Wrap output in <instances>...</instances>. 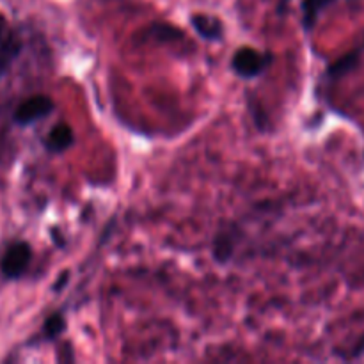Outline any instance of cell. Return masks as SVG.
<instances>
[{
  "instance_id": "obj_1",
  "label": "cell",
  "mask_w": 364,
  "mask_h": 364,
  "mask_svg": "<svg viewBox=\"0 0 364 364\" xmlns=\"http://www.w3.org/2000/svg\"><path fill=\"white\" fill-rule=\"evenodd\" d=\"M270 60H272L270 53H262L255 48H240L235 52L231 66L242 78H255L269 68Z\"/></svg>"
},
{
  "instance_id": "obj_2",
  "label": "cell",
  "mask_w": 364,
  "mask_h": 364,
  "mask_svg": "<svg viewBox=\"0 0 364 364\" xmlns=\"http://www.w3.org/2000/svg\"><path fill=\"white\" fill-rule=\"evenodd\" d=\"M32 259V247L27 242H14L7 247L6 255L0 262V270L7 279H18L28 269Z\"/></svg>"
},
{
  "instance_id": "obj_3",
  "label": "cell",
  "mask_w": 364,
  "mask_h": 364,
  "mask_svg": "<svg viewBox=\"0 0 364 364\" xmlns=\"http://www.w3.org/2000/svg\"><path fill=\"white\" fill-rule=\"evenodd\" d=\"M53 112V102L52 98L45 95H36L27 98L18 105L16 112H14V121L21 127L25 124H32L34 121L43 119V117L50 116Z\"/></svg>"
},
{
  "instance_id": "obj_4",
  "label": "cell",
  "mask_w": 364,
  "mask_h": 364,
  "mask_svg": "<svg viewBox=\"0 0 364 364\" xmlns=\"http://www.w3.org/2000/svg\"><path fill=\"white\" fill-rule=\"evenodd\" d=\"M75 141L73 128L68 123H59L48 132V137H46L45 146L48 151L52 153H63L66 151L68 148H71Z\"/></svg>"
},
{
  "instance_id": "obj_5",
  "label": "cell",
  "mask_w": 364,
  "mask_h": 364,
  "mask_svg": "<svg viewBox=\"0 0 364 364\" xmlns=\"http://www.w3.org/2000/svg\"><path fill=\"white\" fill-rule=\"evenodd\" d=\"M192 25H194L196 32L205 39H219L223 36V25L215 18H210L206 14H196L192 16Z\"/></svg>"
},
{
  "instance_id": "obj_6",
  "label": "cell",
  "mask_w": 364,
  "mask_h": 364,
  "mask_svg": "<svg viewBox=\"0 0 364 364\" xmlns=\"http://www.w3.org/2000/svg\"><path fill=\"white\" fill-rule=\"evenodd\" d=\"M20 50L21 41L16 36H9V38L0 45V77L9 70L11 63L20 55Z\"/></svg>"
},
{
  "instance_id": "obj_7",
  "label": "cell",
  "mask_w": 364,
  "mask_h": 364,
  "mask_svg": "<svg viewBox=\"0 0 364 364\" xmlns=\"http://www.w3.org/2000/svg\"><path fill=\"white\" fill-rule=\"evenodd\" d=\"M361 52H363L361 48L354 50V52H350V53H347L345 57H341L338 63H334L333 66L329 68L331 77L340 78V77H343V75H347L348 71L354 70V68L358 66V60H359V57H361Z\"/></svg>"
},
{
  "instance_id": "obj_8",
  "label": "cell",
  "mask_w": 364,
  "mask_h": 364,
  "mask_svg": "<svg viewBox=\"0 0 364 364\" xmlns=\"http://www.w3.org/2000/svg\"><path fill=\"white\" fill-rule=\"evenodd\" d=\"M331 0H304L302 4V9H304V28L306 31H311L316 23V18H318L320 11L329 4Z\"/></svg>"
},
{
  "instance_id": "obj_9",
  "label": "cell",
  "mask_w": 364,
  "mask_h": 364,
  "mask_svg": "<svg viewBox=\"0 0 364 364\" xmlns=\"http://www.w3.org/2000/svg\"><path fill=\"white\" fill-rule=\"evenodd\" d=\"M64 329H66V320H64V316L60 313H53V315H50L46 318L45 326H43V336L46 340H53L59 334H63Z\"/></svg>"
},
{
  "instance_id": "obj_10",
  "label": "cell",
  "mask_w": 364,
  "mask_h": 364,
  "mask_svg": "<svg viewBox=\"0 0 364 364\" xmlns=\"http://www.w3.org/2000/svg\"><path fill=\"white\" fill-rule=\"evenodd\" d=\"M66 277H68V274H63V277H60L59 283H57L55 287H53V290H60V288H63V284L66 283Z\"/></svg>"
},
{
  "instance_id": "obj_11",
  "label": "cell",
  "mask_w": 364,
  "mask_h": 364,
  "mask_svg": "<svg viewBox=\"0 0 364 364\" xmlns=\"http://www.w3.org/2000/svg\"><path fill=\"white\" fill-rule=\"evenodd\" d=\"M4 28H6V20H4V16H2V14H0V39H2Z\"/></svg>"
}]
</instances>
